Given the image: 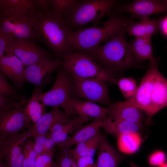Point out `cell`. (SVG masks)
I'll list each match as a JSON object with an SVG mask.
<instances>
[{
    "label": "cell",
    "instance_id": "6da1fadb",
    "mask_svg": "<svg viewBox=\"0 0 167 167\" xmlns=\"http://www.w3.org/2000/svg\"><path fill=\"white\" fill-rule=\"evenodd\" d=\"M35 38L41 40L58 57L72 51L71 41L74 32L64 19L48 11L41 14L33 27Z\"/></svg>",
    "mask_w": 167,
    "mask_h": 167
},
{
    "label": "cell",
    "instance_id": "7a4b0ae2",
    "mask_svg": "<svg viewBox=\"0 0 167 167\" xmlns=\"http://www.w3.org/2000/svg\"><path fill=\"white\" fill-rule=\"evenodd\" d=\"M131 17L120 15H111L106 21H99L92 26L81 28L74 32L71 43L72 50L87 52L108 41L125 27Z\"/></svg>",
    "mask_w": 167,
    "mask_h": 167
},
{
    "label": "cell",
    "instance_id": "3957f363",
    "mask_svg": "<svg viewBox=\"0 0 167 167\" xmlns=\"http://www.w3.org/2000/svg\"><path fill=\"white\" fill-rule=\"evenodd\" d=\"M125 27L105 44L85 53L113 72L139 66L127 41Z\"/></svg>",
    "mask_w": 167,
    "mask_h": 167
},
{
    "label": "cell",
    "instance_id": "277c9868",
    "mask_svg": "<svg viewBox=\"0 0 167 167\" xmlns=\"http://www.w3.org/2000/svg\"><path fill=\"white\" fill-rule=\"evenodd\" d=\"M63 69L72 79H94L116 83L113 72L85 52L70 51L63 56Z\"/></svg>",
    "mask_w": 167,
    "mask_h": 167
},
{
    "label": "cell",
    "instance_id": "5b68a950",
    "mask_svg": "<svg viewBox=\"0 0 167 167\" xmlns=\"http://www.w3.org/2000/svg\"><path fill=\"white\" fill-rule=\"evenodd\" d=\"M114 0H85L78 1L64 17L72 29L78 28L89 23L100 21L118 3Z\"/></svg>",
    "mask_w": 167,
    "mask_h": 167
},
{
    "label": "cell",
    "instance_id": "8992f818",
    "mask_svg": "<svg viewBox=\"0 0 167 167\" xmlns=\"http://www.w3.org/2000/svg\"><path fill=\"white\" fill-rule=\"evenodd\" d=\"M73 92V83L70 76L63 69L58 71L56 80L48 91L41 93L39 100L44 106H49L65 110Z\"/></svg>",
    "mask_w": 167,
    "mask_h": 167
},
{
    "label": "cell",
    "instance_id": "52a82bcc",
    "mask_svg": "<svg viewBox=\"0 0 167 167\" xmlns=\"http://www.w3.org/2000/svg\"><path fill=\"white\" fill-rule=\"evenodd\" d=\"M24 103L22 102L14 108L0 112V142L25 129L30 128L33 125L26 118V105Z\"/></svg>",
    "mask_w": 167,
    "mask_h": 167
},
{
    "label": "cell",
    "instance_id": "ba28073f",
    "mask_svg": "<svg viewBox=\"0 0 167 167\" xmlns=\"http://www.w3.org/2000/svg\"><path fill=\"white\" fill-rule=\"evenodd\" d=\"M72 80L73 92L78 97L95 103L106 104L109 102L108 88L106 82L94 79Z\"/></svg>",
    "mask_w": 167,
    "mask_h": 167
},
{
    "label": "cell",
    "instance_id": "9c48e42d",
    "mask_svg": "<svg viewBox=\"0 0 167 167\" xmlns=\"http://www.w3.org/2000/svg\"><path fill=\"white\" fill-rule=\"evenodd\" d=\"M31 133L32 127L0 142V157L4 160L7 167H23V146L26 140L31 136Z\"/></svg>",
    "mask_w": 167,
    "mask_h": 167
},
{
    "label": "cell",
    "instance_id": "30bf717a",
    "mask_svg": "<svg viewBox=\"0 0 167 167\" xmlns=\"http://www.w3.org/2000/svg\"><path fill=\"white\" fill-rule=\"evenodd\" d=\"M159 58L155 57L150 60V65L141 80L135 97L130 100L124 101L127 105L137 108L147 115L150 111L151 96L155 75L159 71Z\"/></svg>",
    "mask_w": 167,
    "mask_h": 167
},
{
    "label": "cell",
    "instance_id": "8fae6325",
    "mask_svg": "<svg viewBox=\"0 0 167 167\" xmlns=\"http://www.w3.org/2000/svg\"><path fill=\"white\" fill-rule=\"evenodd\" d=\"M5 52L17 57L25 67L49 58L45 51L29 40L12 39Z\"/></svg>",
    "mask_w": 167,
    "mask_h": 167
},
{
    "label": "cell",
    "instance_id": "7c38bea8",
    "mask_svg": "<svg viewBox=\"0 0 167 167\" xmlns=\"http://www.w3.org/2000/svg\"><path fill=\"white\" fill-rule=\"evenodd\" d=\"M41 14H35L20 18L0 20V33L11 35L15 39H33L34 24Z\"/></svg>",
    "mask_w": 167,
    "mask_h": 167
},
{
    "label": "cell",
    "instance_id": "4fadbf2b",
    "mask_svg": "<svg viewBox=\"0 0 167 167\" xmlns=\"http://www.w3.org/2000/svg\"><path fill=\"white\" fill-rule=\"evenodd\" d=\"M118 12L130 14L139 20L150 15L167 13V0H136L119 6Z\"/></svg>",
    "mask_w": 167,
    "mask_h": 167
},
{
    "label": "cell",
    "instance_id": "5bb4252c",
    "mask_svg": "<svg viewBox=\"0 0 167 167\" xmlns=\"http://www.w3.org/2000/svg\"><path fill=\"white\" fill-rule=\"evenodd\" d=\"M62 64V61L57 58H48L30 65L24 69L25 81L34 84L40 88L47 83L53 71Z\"/></svg>",
    "mask_w": 167,
    "mask_h": 167
},
{
    "label": "cell",
    "instance_id": "9a60e30c",
    "mask_svg": "<svg viewBox=\"0 0 167 167\" xmlns=\"http://www.w3.org/2000/svg\"><path fill=\"white\" fill-rule=\"evenodd\" d=\"M64 112L69 118L77 115L90 119H103L108 115V108L92 102L71 98Z\"/></svg>",
    "mask_w": 167,
    "mask_h": 167
},
{
    "label": "cell",
    "instance_id": "2e32d148",
    "mask_svg": "<svg viewBox=\"0 0 167 167\" xmlns=\"http://www.w3.org/2000/svg\"><path fill=\"white\" fill-rule=\"evenodd\" d=\"M36 8L35 0H0V20L30 15Z\"/></svg>",
    "mask_w": 167,
    "mask_h": 167
},
{
    "label": "cell",
    "instance_id": "e0dca14e",
    "mask_svg": "<svg viewBox=\"0 0 167 167\" xmlns=\"http://www.w3.org/2000/svg\"><path fill=\"white\" fill-rule=\"evenodd\" d=\"M167 106V79L159 71L154 79L151 96L149 112L147 115L146 123L148 124L152 117Z\"/></svg>",
    "mask_w": 167,
    "mask_h": 167
},
{
    "label": "cell",
    "instance_id": "ac0fdd59",
    "mask_svg": "<svg viewBox=\"0 0 167 167\" xmlns=\"http://www.w3.org/2000/svg\"><path fill=\"white\" fill-rule=\"evenodd\" d=\"M90 119L83 117L69 118L67 120L58 122L49 130L48 136L52 138L56 145H58L64 142L73 133L89 121Z\"/></svg>",
    "mask_w": 167,
    "mask_h": 167
},
{
    "label": "cell",
    "instance_id": "d6986e66",
    "mask_svg": "<svg viewBox=\"0 0 167 167\" xmlns=\"http://www.w3.org/2000/svg\"><path fill=\"white\" fill-rule=\"evenodd\" d=\"M24 68L21 61L12 54H6L0 61V72L11 80L18 88H21L25 81Z\"/></svg>",
    "mask_w": 167,
    "mask_h": 167
},
{
    "label": "cell",
    "instance_id": "ffe728a7",
    "mask_svg": "<svg viewBox=\"0 0 167 167\" xmlns=\"http://www.w3.org/2000/svg\"><path fill=\"white\" fill-rule=\"evenodd\" d=\"M102 119H94L90 123L81 126L65 141L58 145V149L67 150L74 145L88 140L98 134Z\"/></svg>",
    "mask_w": 167,
    "mask_h": 167
},
{
    "label": "cell",
    "instance_id": "44dd1931",
    "mask_svg": "<svg viewBox=\"0 0 167 167\" xmlns=\"http://www.w3.org/2000/svg\"><path fill=\"white\" fill-rule=\"evenodd\" d=\"M69 118L59 108L53 107L32 127L31 136L33 138L48 133L50 129L58 122L67 120Z\"/></svg>",
    "mask_w": 167,
    "mask_h": 167
},
{
    "label": "cell",
    "instance_id": "7402d4cb",
    "mask_svg": "<svg viewBox=\"0 0 167 167\" xmlns=\"http://www.w3.org/2000/svg\"><path fill=\"white\" fill-rule=\"evenodd\" d=\"M143 125L107 115L102 119L101 128L114 136L130 133L139 132Z\"/></svg>",
    "mask_w": 167,
    "mask_h": 167
},
{
    "label": "cell",
    "instance_id": "603a6c76",
    "mask_svg": "<svg viewBox=\"0 0 167 167\" xmlns=\"http://www.w3.org/2000/svg\"><path fill=\"white\" fill-rule=\"evenodd\" d=\"M96 167H118L126 156L121 155L103 135L98 149Z\"/></svg>",
    "mask_w": 167,
    "mask_h": 167
},
{
    "label": "cell",
    "instance_id": "cb8c5ba5",
    "mask_svg": "<svg viewBox=\"0 0 167 167\" xmlns=\"http://www.w3.org/2000/svg\"><path fill=\"white\" fill-rule=\"evenodd\" d=\"M161 19L158 18L151 19L145 17L138 22L130 20L125 27L126 33L135 37L151 36L157 33Z\"/></svg>",
    "mask_w": 167,
    "mask_h": 167
},
{
    "label": "cell",
    "instance_id": "d4e9b609",
    "mask_svg": "<svg viewBox=\"0 0 167 167\" xmlns=\"http://www.w3.org/2000/svg\"><path fill=\"white\" fill-rule=\"evenodd\" d=\"M108 108V115L143 125V111L137 108L128 105L123 101L116 102Z\"/></svg>",
    "mask_w": 167,
    "mask_h": 167
},
{
    "label": "cell",
    "instance_id": "484cf974",
    "mask_svg": "<svg viewBox=\"0 0 167 167\" xmlns=\"http://www.w3.org/2000/svg\"><path fill=\"white\" fill-rule=\"evenodd\" d=\"M151 37L149 36L135 37L129 43L133 57L138 63L147 60L150 61L155 57L153 54Z\"/></svg>",
    "mask_w": 167,
    "mask_h": 167
},
{
    "label": "cell",
    "instance_id": "4316f807",
    "mask_svg": "<svg viewBox=\"0 0 167 167\" xmlns=\"http://www.w3.org/2000/svg\"><path fill=\"white\" fill-rule=\"evenodd\" d=\"M41 93V88H37L25 108V114L26 118L28 122L33 125L47 113L45 106L39 100V96Z\"/></svg>",
    "mask_w": 167,
    "mask_h": 167
},
{
    "label": "cell",
    "instance_id": "83f0119b",
    "mask_svg": "<svg viewBox=\"0 0 167 167\" xmlns=\"http://www.w3.org/2000/svg\"><path fill=\"white\" fill-rule=\"evenodd\" d=\"M102 136L100 133L88 140L76 144L74 148H70L66 150L76 160L87 156L93 157L98 149Z\"/></svg>",
    "mask_w": 167,
    "mask_h": 167
},
{
    "label": "cell",
    "instance_id": "f1b7e54d",
    "mask_svg": "<svg viewBox=\"0 0 167 167\" xmlns=\"http://www.w3.org/2000/svg\"><path fill=\"white\" fill-rule=\"evenodd\" d=\"M142 139L139 132L130 133L120 135L117 137L119 150L126 154H132L139 148Z\"/></svg>",
    "mask_w": 167,
    "mask_h": 167
},
{
    "label": "cell",
    "instance_id": "f546056e",
    "mask_svg": "<svg viewBox=\"0 0 167 167\" xmlns=\"http://www.w3.org/2000/svg\"><path fill=\"white\" fill-rule=\"evenodd\" d=\"M49 133L33 138V148L37 155L54 151L55 146L56 145L48 136Z\"/></svg>",
    "mask_w": 167,
    "mask_h": 167
},
{
    "label": "cell",
    "instance_id": "4dcf8cb0",
    "mask_svg": "<svg viewBox=\"0 0 167 167\" xmlns=\"http://www.w3.org/2000/svg\"><path fill=\"white\" fill-rule=\"evenodd\" d=\"M116 84L126 100H130L135 97L138 87L133 78H121L117 81Z\"/></svg>",
    "mask_w": 167,
    "mask_h": 167
},
{
    "label": "cell",
    "instance_id": "1f68e13d",
    "mask_svg": "<svg viewBox=\"0 0 167 167\" xmlns=\"http://www.w3.org/2000/svg\"><path fill=\"white\" fill-rule=\"evenodd\" d=\"M32 137L28 138L23 146L24 160L23 167H35L37 154L33 148Z\"/></svg>",
    "mask_w": 167,
    "mask_h": 167
},
{
    "label": "cell",
    "instance_id": "d6a6232c",
    "mask_svg": "<svg viewBox=\"0 0 167 167\" xmlns=\"http://www.w3.org/2000/svg\"><path fill=\"white\" fill-rule=\"evenodd\" d=\"M78 1L77 0H50L54 13L63 18L71 8Z\"/></svg>",
    "mask_w": 167,
    "mask_h": 167
},
{
    "label": "cell",
    "instance_id": "836d02e7",
    "mask_svg": "<svg viewBox=\"0 0 167 167\" xmlns=\"http://www.w3.org/2000/svg\"><path fill=\"white\" fill-rule=\"evenodd\" d=\"M55 167H79L77 160L66 150H59L56 158Z\"/></svg>",
    "mask_w": 167,
    "mask_h": 167
},
{
    "label": "cell",
    "instance_id": "e575fe53",
    "mask_svg": "<svg viewBox=\"0 0 167 167\" xmlns=\"http://www.w3.org/2000/svg\"><path fill=\"white\" fill-rule=\"evenodd\" d=\"M54 151L38 155L35 167H55Z\"/></svg>",
    "mask_w": 167,
    "mask_h": 167
},
{
    "label": "cell",
    "instance_id": "d590c367",
    "mask_svg": "<svg viewBox=\"0 0 167 167\" xmlns=\"http://www.w3.org/2000/svg\"><path fill=\"white\" fill-rule=\"evenodd\" d=\"M167 156L163 151L158 150L152 153L148 157L147 162L151 167H160L166 161Z\"/></svg>",
    "mask_w": 167,
    "mask_h": 167
},
{
    "label": "cell",
    "instance_id": "8d00e7d4",
    "mask_svg": "<svg viewBox=\"0 0 167 167\" xmlns=\"http://www.w3.org/2000/svg\"><path fill=\"white\" fill-rule=\"evenodd\" d=\"M0 94H3L9 97H16L15 90L8 83L5 76L0 73Z\"/></svg>",
    "mask_w": 167,
    "mask_h": 167
},
{
    "label": "cell",
    "instance_id": "74e56055",
    "mask_svg": "<svg viewBox=\"0 0 167 167\" xmlns=\"http://www.w3.org/2000/svg\"><path fill=\"white\" fill-rule=\"evenodd\" d=\"M14 39L10 35L0 33V61L5 57L4 55L5 50L10 42Z\"/></svg>",
    "mask_w": 167,
    "mask_h": 167
},
{
    "label": "cell",
    "instance_id": "f35d334b",
    "mask_svg": "<svg viewBox=\"0 0 167 167\" xmlns=\"http://www.w3.org/2000/svg\"><path fill=\"white\" fill-rule=\"evenodd\" d=\"M77 160L79 167H96L93 157L85 156L79 158Z\"/></svg>",
    "mask_w": 167,
    "mask_h": 167
},
{
    "label": "cell",
    "instance_id": "ab89813d",
    "mask_svg": "<svg viewBox=\"0 0 167 167\" xmlns=\"http://www.w3.org/2000/svg\"><path fill=\"white\" fill-rule=\"evenodd\" d=\"M37 8L40 9L45 12L48 11V8L50 4V0H35Z\"/></svg>",
    "mask_w": 167,
    "mask_h": 167
},
{
    "label": "cell",
    "instance_id": "60d3db41",
    "mask_svg": "<svg viewBox=\"0 0 167 167\" xmlns=\"http://www.w3.org/2000/svg\"><path fill=\"white\" fill-rule=\"evenodd\" d=\"M162 33L165 36H167V16L161 20L159 27Z\"/></svg>",
    "mask_w": 167,
    "mask_h": 167
},
{
    "label": "cell",
    "instance_id": "b9f144b4",
    "mask_svg": "<svg viewBox=\"0 0 167 167\" xmlns=\"http://www.w3.org/2000/svg\"><path fill=\"white\" fill-rule=\"evenodd\" d=\"M0 167H7L3 158L1 157H0Z\"/></svg>",
    "mask_w": 167,
    "mask_h": 167
},
{
    "label": "cell",
    "instance_id": "7bdbcfd3",
    "mask_svg": "<svg viewBox=\"0 0 167 167\" xmlns=\"http://www.w3.org/2000/svg\"><path fill=\"white\" fill-rule=\"evenodd\" d=\"M129 164L131 167H140L136 164H135L133 161H131L129 162Z\"/></svg>",
    "mask_w": 167,
    "mask_h": 167
},
{
    "label": "cell",
    "instance_id": "ee69618b",
    "mask_svg": "<svg viewBox=\"0 0 167 167\" xmlns=\"http://www.w3.org/2000/svg\"><path fill=\"white\" fill-rule=\"evenodd\" d=\"M160 167H167V162H166Z\"/></svg>",
    "mask_w": 167,
    "mask_h": 167
},
{
    "label": "cell",
    "instance_id": "f6af8a7d",
    "mask_svg": "<svg viewBox=\"0 0 167 167\" xmlns=\"http://www.w3.org/2000/svg\"><path fill=\"white\" fill-rule=\"evenodd\" d=\"M166 49H167V45L166 46Z\"/></svg>",
    "mask_w": 167,
    "mask_h": 167
}]
</instances>
